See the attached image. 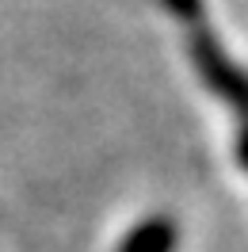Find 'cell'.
Wrapping results in <instances>:
<instances>
[{"mask_svg": "<svg viewBox=\"0 0 248 252\" xmlns=\"http://www.w3.org/2000/svg\"><path fill=\"white\" fill-rule=\"evenodd\" d=\"M191 58L199 65L202 80H206L221 99H229L233 107L248 111V77L221 54V46H217L210 34H195V38H191Z\"/></svg>", "mask_w": 248, "mask_h": 252, "instance_id": "obj_1", "label": "cell"}, {"mask_svg": "<svg viewBox=\"0 0 248 252\" xmlns=\"http://www.w3.org/2000/svg\"><path fill=\"white\" fill-rule=\"evenodd\" d=\"M180 245V225L168 214H149L141 218L130 233L119 241L115 252H176Z\"/></svg>", "mask_w": 248, "mask_h": 252, "instance_id": "obj_2", "label": "cell"}, {"mask_svg": "<svg viewBox=\"0 0 248 252\" xmlns=\"http://www.w3.org/2000/svg\"><path fill=\"white\" fill-rule=\"evenodd\" d=\"M168 4H172V12H176L180 19H195L199 16V0H168Z\"/></svg>", "mask_w": 248, "mask_h": 252, "instance_id": "obj_3", "label": "cell"}, {"mask_svg": "<svg viewBox=\"0 0 248 252\" xmlns=\"http://www.w3.org/2000/svg\"><path fill=\"white\" fill-rule=\"evenodd\" d=\"M237 157H241V164L248 168V126L241 130V142H237Z\"/></svg>", "mask_w": 248, "mask_h": 252, "instance_id": "obj_4", "label": "cell"}]
</instances>
